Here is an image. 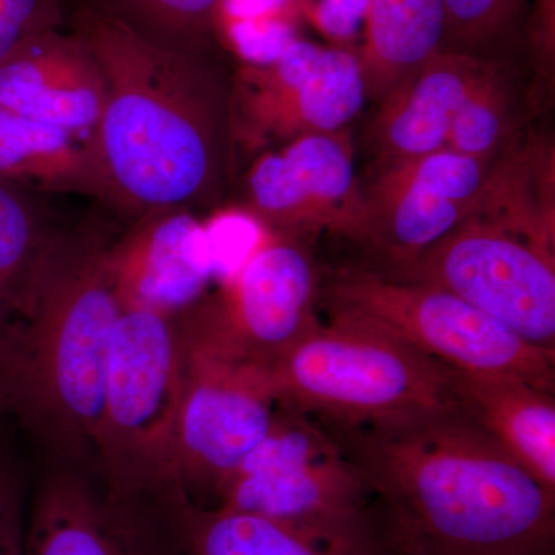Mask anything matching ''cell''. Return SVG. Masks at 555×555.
Instances as JSON below:
<instances>
[{
  "label": "cell",
  "instance_id": "obj_1",
  "mask_svg": "<svg viewBox=\"0 0 555 555\" xmlns=\"http://www.w3.org/2000/svg\"><path fill=\"white\" fill-rule=\"evenodd\" d=\"M327 430L366 478L387 555H554L555 494L462 408Z\"/></svg>",
  "mask_w": 555,
  "mask_h": 555
},
{
  "label": "cell",
  "instance_id": "obj_2",
  "mask_svg": "<svg viewBox=\"0 0 555 555\" xmlns=\"http://www.w3.org/2000/svg\"><path fill=\"white\" fill-rule=\"evenodd\" d=\"M105 80L90 139L107 203L127 214L211 207L232 164V83L214 57L164 49L102 3L72 14Z\"/></svg>",
  "mask_w": 555,
  "mask_h": 555
},
{
  "label": "cell",
  "instance_id": "obj_3",
  "mask_svg": "<svg viewBox=\"0 0 555 555\" xmlns=\"http://www.w3.org/2000/svg\"><path fill=\"white\" fill-rule=\"evenodd\" d=\"M122 305L109 246L61 241L27 308L0 339V408L67 462L98 463L105 372Z\"/></svg>",
  "mask_w": 555,
  "mask_h": 555
},
{
  "label": "cell",
  "instance_id": "obj_4",
  "mask_svg": "<svg viewBox=\"0 0 555 555\" xmlns=\"http://www.w3.org/2000/svg\"><path fill=\"white\" fill-rule=\"evenodd\" d=\"M266 372L276 403L327 429L460 408L451 367L347 313L334 312Z\"/></svg>",
  "mask_w": 555,
  "mask_h": 555
},
{
  "label": "cell",
  "instance_id": "obj_5",
  "mask_svg": "<svg viewBox=\"0 0 555 555\" xmlns=\"http://www.w3.org/2000/svg\"><path fill=\"white\" fill-rule=\"evenodd\" d=\"M182 358L179 317L122 309L98 427V465L109 491L170 507L189 499L178 467Z\"/></svg>",
  "mask_w": 555,
  "mask_h": 555
},
{
  "label": "cell",
  "instance_id": "obj_6",
  "mask_svg": "<svg viewBox=\"0 0 555 555\" xmlns=\"http://www.w3.org/2000/svg\"><path fill=\"white\" fill-rule=\"evenodd\" d=\"M208 507L270 518L326 545L383 550L366 478L326 427L287 404H276L268 433Z\"/></svg>",
  "mask_w": 555,
  "mask_h": 555
},
{
  "label": "cell",
  "instance_id": "obj_7",
  "mask_svg": "<svg viewBox=\"0 0 555 555\" xmlns=\"http://www.w3.org/2000/svg\"><path fill=\"white\" fill-rule=\"evenodd\" d=\"M182 387L178 467L190 502L215 506L269 430L276 400L266 364L224 334L204 299L179 315Z\"/></svg>",
  "mask_w": 555,
  "mask_h": 555
},
{
  "label": "cell",
  "instance_id": "obj_8",
  "mask_svg": "<svg viewBox=\"0 0 555 555\" xmlns=\"http://www.w3.org/2000/svg\"><path fill=\"white\" fill-rule=\"evenodd\" d=\"M324 297L334 312L360 318L452 371L509 375L554 393L555 349L525 341L441 288L349 269L328 283Z\"/></svg>",
  "mask_w": 555,
  "mask_h": 555
},
{
  "label": "cell",
  "instance_id": "obj_9",
  "mask_svg": "<svg viewBox=\"0 0 555 555\" xmlns=\"http://www.w3.org/2000/svg\"><path fill=\"white\" fill-rule=\"evenodd\" d=\"M386 275L465 299L531 345L555 349V255L473 214Z\"/></svg>",
  "mask_w": 555,
  "mask_h": 555
},
{
  "label": "cell",
  "instance_id": "obj_10",
  "mask_svg": "<svg viewBox=\"0 0 555 555\" xmlns=\"http://www.w3.org/2000/svg\"><path fill=\"white\" fill-rule=\"evenodd\" d=\"M366 100L356 51L291 39L275 56L236 73L233 144L257 150L346 130Z\"/></svg>",
  "mask_w": 555,
  "mask_h": 555
},
{
  "label": "cell",
  "instance_id": "obj_11",
  "mask_svg": "<svg viewBox=\"0 0 555 555\" xmlns=\"http://www.w3.org/2000/svg\"><path fill=\"white\" fill-rule=\"evenodd\" d=\"M244 208L273 232L360 240L364 195L347 131L309 134L262 153L244 179Z\"/></svg>",
  "mask_w": 555,
  "mask_h": 555
},
{
  "label": "cell",
  "instance_id": "obj_12",
  "mask_svg": "<svg viewBox=\"0 0 555 555\" xmlns=\"http://www.w3.org/2000/svg\"><path fill=\"white\" fill-rule=\"evenodd\" d=\"M27 555H184L173 507L109 491L76 469L51 473L25 525Z\"/></svg>",
  "mask_w": 555,
  "mask_h": 555
},
{
  "label": "cell",
  "instance_id": "obj_13",
  "mask_svg": "<svg viewBox=\"0 0 555 555\" xmlns=\"http://www.w3.org/2000/svg\"><path fill=\"white\" fill-rule=\"evenodd\" d=\"M494 160L440 149L383 167L363 190L360 240L400 268L476 210Z\"/></svg>",
  "mask_w": 555,
  "mask_h": 555
},
{
  "label": "cell",
  "instance_id": "obj_14",
  "mask_svg": "<svg viewBox=\"0 0 555 555\" xmlns=\"http://www.w3.org/2000/svg\"><path fill=\"white\" fill-rule=\"evenodd\" d=\"M317 298L308 251L294 241L262 235L218 294L204 301L224 334L268 366L320 324Z\"/></svg>",
  "mask_w": 555,
  "mask_h": 555
},
{
  "label": "cell",
  "instance_id": "obj_15",
  "mask_svg": "<svg viewBox=\"0 0 555 555\" xmlns=\"http://www.w3.org/2000/svg\"><path fill=\"white\" fill-rule=\"evenodd\" d=\"M122 309L179 317L201 299L218 275L210 229L190 210L144 215L109 246Z\"/></svg>",
  "mask_w": 555,
  "mask_h": 555
},
{
  "label": "cell",
  "instance_id": "obj_16",
  "mask_svg": "<svg viewBox=\"0 0 555 555\" xmlns=\"http://www.w3.org/2000/svg\"><path fill=\"white\" fill-rule=\"evenodd\" d=\"M105 80L76 30L33 36L0 64V107L90 141L100 126Z\"/></svg>",
  "mask_w": 555,
  "mask_h": 555
},
{
  "label": "cell",
  "instance_id": "obj_17",
  "mask_svg": "<svg viewBox=\"0 0 555 555\" xmlns=\"http://www.w3.org/2000/svg\"><path fill=\"white\" fill-rule=\"evenodd\" d=\"M491 62L440 49L386 94L367 134L379 167L447 147L456 109Z\"/></svg>",
  "mask_w": 555,
  "mask_h": 555
},
{
  "label": "cell",
  "instance_id": "obj_18",
  "mask_svg": "<svg viewBox=\"0 0 555 555\" xmlns=\"http://www.w3.org/2000/svg\"><path fill=\"white\" fill-rule=\"evenodd\" d=\"M459 406L555 494V398L509 375L454 371Z\"/></svg>",
  "mask_w": 555,
  "mask_h": 555
},
{
  "label": "cell",
  "instance_id": "obj_19",
  "mask_svg": "<svg viewBox=\"0 0 555 555\" xmlns=\"http://www.w3.org/2000/svg\"><path fill=\"white\" fill-rule=\"evenodd\" d=\"M0 179L42 195L76 193L108 201L90 141L2 107Z\"/></svg>",
  "mask_w": 555,
  "mask_h": 555
},
{
  "label": "cell",
  "instance_id": "obj_20",
  "mask_svg": "<svg viewBox=\"0 0 555 555\" xmlns=\"http://www.w3.org/2000/svg\"><path fill=\"white\" fill-rule=\"evenodd\" d=\"M443 0H367L357 51L367 100L379 102L443 46Z\"/></svg>",
  "mask_w": 555,
  "mask_h": 555
},
{
  "label": "cell",
  "instance_id": "obj_21",
  "mask_svg": "<svg viewBox=\"0 0 555 555\" xmlns=\"http://www.w3.org/2000/svg\"><path fill=\"white\" fill-rule=\"evenodd\" d=\"M173 511L184 555H387L379 547L326 545L270 518L189 499Z\"/></svg>",
  "mask_w": 555,
  "mask_h": 555
},
{
  "label": "cell",
  "instance_id": "obj_22",
  "mask_svg": "<svg viewBox=\"0 0 555 555\" xmlns=\"http://www.w3.org/2000/svg\"><path fill=\"white\" fill-rule=\"evenodd\" d=\"M47 195L0 179V286L27 308L62 233Z\"/></svg>",
  "mask_w": 555,
  "mask_h": 555
},
{
  "label": "cell",
  "instance_id": "obj_23",
  "mask_svg": "<svg viewBox=\"0 0 555 555\" xmlns=\"http://www.w3.org/2000/svg\"><path fill=\"white\" fill-rule=\"evenodd\" d=\"M164 49L214 57L225 0H98Z\"/></svg>",
  "mask_w": 555,
  "mask_h": 555
},
{
  "label": "cell",
  "instance_id": "obj_24",
  "mask_svg": "<svg viewBox=\"0 0 555 555\" xmlns=\"http://www.w3.org/2000/svg\"><path fill=\"white\" fill-rule=\"evenodd\" d=\"M513 83L502 62L492 61L456 109L447 149L494 160L513 137Z\"/></svg>",
  "mask_w": 555,
  "mask_h": 555
},
{
  "label": "cell",
  "instance_id": "obj_25",
  "mask_svg": "<svg viewBox=\"0 0 555 555\" xmlns=\"http://www.w3.org/2000/svg\"><path fill=\"white\" fill-rule=\"evenodd\" d=\"M444 38L441 49L481 60L499 56L528 22L529 0H443Z\"/></svg>",
  "mask_w": 555,
  "mask_h": 555
},
{
  "label": "cell",
  "instance_id": "obj_26",
  "mask_svg": "<svg viewBox=\"0 0 555 555\" xmlns=\"http://www.w3.org/2000/svg\"><path fill=\"white\" fill-rule=\"evenodd\" d=\"M64 24V0H0V64L33 36Z\"/></svg>",
  "mask_w": 555,
  "mask_h": 555
},
{
  "label": "cell",
  "instance_id": "obj_27",
  "mask_svg": "<svg viewBox=\"0 0 555 555\" xmlns=\"http://www.w3.org/2000/svg\"><path fill=\"white\" fill-rule=\"evenodd\" d=\"M25 495L16 469L0 459V555L25 553Z\"/></svg>",
  "mask_w": 555,
  "mask_h": 555
},
{
  "label": "cell",
  "instance_id": "obj_28",
  "mask_svg": "<svg viewBox=\"0 0 555 555\" xmlns=\"http://www.w3.org/2000/svg\"><path fill=\"white\" fill-rule=\"evenodd\" d=\"M313 25L332 40L345 42L363 27L367 0H301Z\"/></svg>",
  "mask_w": 555,
  "mask_h": 555
},
{
  "label": "cell",
  "instance_id": "obj_29",
  "mask_svg": "<svg viewBox=\"0 0 555 555\" xmlns=\"http://www.w3.org/2000/svg\"><path fill=\"white\" fill-rule=\"evenodd\" d=\"M526 30L540 67L550 69L554 62L555 0H529Z\"/></svg>",
  "mask_w": 555,
  "mask_h": 555
},
{
  "label": "cell",
  "instance_id": "obj_30",
  "mask_svg": "<svg viewBox=\"0 0 555 555\" xmlns=\"http://www.w3.org/2000/svg\"><path fill=\"white\" fill-rule=\"evenodd\" d=\"M20 308L13 297L0 286V339L7 334L11 324L20 317Z\"/></svg>",
  "mask_w": 555,
  "mask_h": 555
},
{
  "label": "cell",
  "instance_id": "obj_31",
  "mask_svg": "<svg viewBox=\"0 0 555 555\" xmlns=\"http://www.w3.org/2000/svg\"><path fill=\"white\" fill-rule=\"evenodd\" d=\"M0 412H2V408H0Z\"/></svg>",
  "mask_w": 555,
  "mask_h": 555
}]
</instances>
